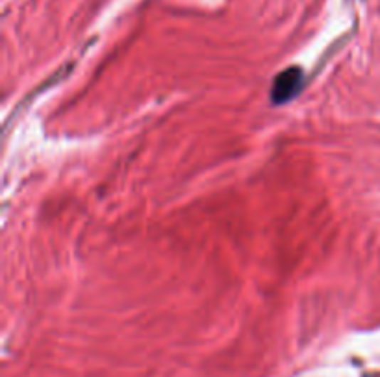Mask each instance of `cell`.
<instances>
[{
	"label": "cell",
	"mask_w": 380,
	"mask_h": 377,
	"mask_svg": "<svg viewBox=\"0 0 380 377\" xmlns=\"http://www.w3.org/2000/svg\"><path fill=\"white\" fill-rule=\"evenodd\" d=\"M302 87V70L299 67H290L282 70L275 78L271 89V100L275 104H286L295 97Z\"/></svg>",
	"instance_id": "1"
}]
</instances>
